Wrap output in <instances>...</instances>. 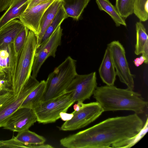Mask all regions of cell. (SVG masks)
Instances as JSON below:
<instances>
[{
  "mask_svg": "<svg viewBox=\"0 0 148 148\" xmlns=\"http://www.w3.org/2000/svg\"><path fill=\"white\" fill-rule=\"evenodd\" d=\"M143 126L138 114L107 119L88 128L61 139L68 148H119L137 135Z\"/></svg>",
  "mask_w": 148,
  "mask_h": 148,
  "instance_id": "1",
  "label": "cell"
},
{
  "mask_svg": "<svg viewBox=\"0 0 148 148\" xmlns=\"http://www.w3.org/2000/svg\"><path fill=\"white\" fill-rule=\"evenodd\" d=\"M93 95L104 112L126 110L141 114L147 106L148 102L141 94L128 88H119L114 85L97 86Z\"/></svg>",
  "mask_w": 148,
  "mask_h": 148,
  "instance_id": "2",
  "label": "cell"
},
{
  "mask_svg": "<svg viewBox=\"0 0 148 148\" xmlns=\"http://www.w3.org/2000/svg\"><path fill=\"white\" fill-rule=\"evenodd\" d=\"M76 61L70 56L49 75L42 101L58 96L66 91L72 80L77 74Z\"/></svg>",
  "mask_w": 148,
  "mask_h": 148,
  "instance_id": "3",
  "label": "cell"
},
{
  "mask_svg": "<svg viewBox=\"0 0 148 148\" xmlns=\"http://www.w3.org/2000/svg\"><path fill=\"white\" fill-rule=\"evenodd\" d=\"M37 45L36 36L29 30L11 81L12 93L15 97L20 94L31 75Z\"/></svg>",
  "mask_w": 148,
  "mask_h": 148,
  "instance_id": "4",
  "label": "cell"
},
{
  "mask_svg": "<svg viewBox=\"0 0 148 148\" xmlns=\"http://www.w3.org/2000/svg\"><path fill=\"white\" fill-rule=\"evenodd\" d=\"M75 102L72 91H66L56 97L42 101L33 110L37 121L43 124L55 122L60 118V113L66 112Z\"/></svg>",
  "mask_w": 148,
  "mask_h": 148,
  "instance_id": "5",
  "label": "cell"
},
{
  "mask_svg": "<svg viewBox=\"0 0 148 148\" xmlns=\"http://www.w3.org/2000/svg\"><path fill=\"white\" fill-rule=\"evenodd\" d=\"M103 112L97 102L83 103L79 110L72 112L73 114L72 118L65 121L59 127L60 130L73 131L84 127L95 121Z\"/></svg>",
  "mask_w": 148,
  "mask_h": 148,
  "instance_id": "6",
  "label": "cell"
},
{
  "mask_svg": "<svg viewBox=\"0 0 148 148\" xmlns=\"http://www.w3.org/2000/svg\"><path fill=\"white\" fill-rule=\"evenodd\" d=\"M107 47L110 51L116 75L127 88L133 90L134 75L130 72L123 45L119 41L114 40L108 44Z\"/></svg>",
  "mask_w": 148,
  "mask_h": 148,
  "instance_id": "7",
  "label": "cell"
},
{
  "mask_svg": "<svg viewBox=\"0 0 148 148\" xmlns=\"http://www.w3.org/2000/svg\"><path fill=\"white\" fill-rule=\"evenodd\" d=\"M62 29L59 26L49 38L38 47L32 67V76L36 77L44 62L49 57L55 58L58 47L61 43Z\"/></svg>",
  "mask_w": 148,
  "mask_h": 148,
  "instance_id": "8",
  "label": "cell"
},
{
  "mask_svg": "<svg viewBox=\"0 0 148 148\" xmlns=\"http://www.w3.org/2000/svg\"><path fill=\"white\" fill-rule=\"evenodd\" d=\"M95 72L87 74H78L73 79L66 91H72L75 102H83L89 99L97 87Z\"/></svg>",
  "mask_w": 148,
  "mask_h": 148,
  "instance_id": "9",
  "label": "cell"
},
{
  "mask_svg": "<svg viewBox=\"0 0 148 148\" xmlns=\"http://www.w3.org/2000/svg\"><path fill=\"white\" fill-rule=\"evenodd\" d=\"M39 82L31 75L20 94L13 97L0 108V127H3L9 117L21 106L22 103Z\"/></svg>",
  "mask_w": 148,
  "mask_h": 148,
  "instance_id": "10",
  "label": "cell"
},
{
  "mask_svg": "<svg viewBox=\"0 0 148 148\" xmlns=\"http://www.w3.org/2000/svg\"><path fill=\"white\" fill-rule=\"evenodd\" d=\"M37 121L33 109L27 107L18 109L8 119L3 129L20 132L29 129Z\"/></svg>",
  "mask_w": 148,
  "mask_h": 148,
  "instance_id": "11",
  "label": "cell"
},
{
  "mask_svg": "<svg viewBox=\"0 0 148 148\" xmlns=\"http://www.w3.org/2000/svg\"><path fill=\"white\" fill-rule=\"evenodd\" d=\"M55 0H49L33 7L26 9L19 19L36 37L40 32V21L42 16L47 8Z\"/></svg>",
  "mask_w": 148,
  "mask_h": 148,
  "instance_id": "12",
  "label": "cell"
},
{
  "mask_svg": "<svg viewBox=\"0 0 148 148\" xmlns=\"http://www.w3.org/2000/svg\"><path fill=\"white\" fill-rule=\"evenodd\" d=\"M29 29L25 26L7 48L9 54V62L6 79L11 85V81L16 69L21 53L27 39Z\"/></svg>",
  "mask_w": 148,
  "mask_h": 148,
  "instance_id": "13",
  "label": "cell"
},
{
  "mask_svg": "<svg viewBox=\"0 0 148 148\" xmlns=\"http://www.w3.org/2000/svg\"><path fill=\"white\" fill-rule=\"evenodd\" d=\"M25 26L20 21L13 20L0 29V50L5 49L13 42Z\"/></svg>",
  "mask_w": 148,
  "mask_h": 148,
  "instance_id": "14",
  "label": "cell"
},
{
  "mask_svg": "<svg viewBox=\"0 0 148 148\" xmlns=\"http://www.w3.org/2000/svg\"><path fill=\"white\" fill-rule=\"evenodd\" d=\"M99 72L103 83L107 85H114L116 74L110 51L108 47L99 68Z\"/></svg>",
  "mask_w": 148,
  "mask_h": 148,
  "instance_id": "15",
  "label": "cell"
},
{
  "mask_svg": "<svg viewBox=\"0 0 148 148\" xmlns=\"http://www.w3.org/2000/svg\"><path fill=\"white\" fill-rule=\"evenodd\" d=\"M29 0H13L0 18V29L11 21L19 18L27 8Z\"/></svg>",
  "mask_w": 148,
  "mask_h": 148,
  "instance_id": "16",
  "label": "cell"
},
{
  "mask_svg": "<svg viewBox=\"0 0 148 148\" xmlns=\"http://www.w3.org/2000/svg\"><path fill=\"white\" fill-rule=\"evenodd\" d=\"M136 42L135 45V53L137 55L141 54L145 59L144 63L148 62V36L146 29L140 22L136 23Z\"/></svg>",
  "mask_w": 148,
  "mask_h": 148,
  "instance_id": "17",
  "label": "cell"
},
{
  "mask_svg": "<svg viewBox=\"0 0 148 148\" xmlns=\"http://www.w3.org/2000/svg\"><path fill=\"white\" fill-rule=\"evenodd\" d=\"M61 4V0H55L47 8L43 14L40 21V32L36 37L37 48L39 46L46 29L53 20Z\"/></svg>",
  "mask_w": 148,
  "mask_h": 148,
  "instance_id": "18",
  "label": "cell"
},
{
  "mask_svg": "<svg viewBox=\"0 0 148 148\" xmlns=\"http://www.w3.org/2000/svg\"><path fill=\"white\" fill-rule=\"evenodd\" d=\"M62 5L68 17L78 20L90 0H61Z\"/></svg>",
  "mask_w": 148,
  "mask_h": 148,
  "instance_id": "19",
  "label": "cell"
},
{
  "mask_svg": "<svg viewBox=\"0 0 148 148\" xmlns=\"http://www.w3.org/2000/svg\"><path fill=\"white\" fill-rule=\"evenodd\" d=\"M45 88L46 81L42 80L28 95L19 108L27 107L33 110L37 107L42 101Z\"/></svg>",
  "mask_w": 148,
  "mask_h": 148,
  "instance_id": "20",
  "label": "cell"
},
{
  "mask_svg": "<svg viewBox=\"0 0 148 148\" xmlns=\"http://www.w3.org/2000/svg\"><path fill=\"white\" fill-rule=\"evenodd\" d=\"M99 9L106 12L111 17L116 26L121 25L127 26L124 19L120 15L115 6L109 0H96Z\"/></svg>",
  "mask_w": 148,
  "mask_h": 148,
  "instance_id": "21",
  "label": "cell"
},
{
  "mask_svg": "<svg viewBox=\"0 0 148 148\" xmlns=\"http://www.w3.org/2000/svg\"><path fill=\"white\" fill-rule=\"evenodd\" d=\"M68 17L61 4L53 20L46 29L41 41L40 46L49 38L56 29L60 26L64 20Z\"/></svg>",
  "mask_w": 148,
  "mask_h": 148,
  "instance_id": "22",
  "label": "cell"
},
{
  "mask_svg": "<svg viewBox=\"0 0 148 148\" xmlns=\"http://www.w3.org/2000/svg\"><path fill=\"white\" fill-rule=\"evenodd\" d=\"M15 137L20 141L29 145L44 144L46 141L44 137L29 129L18 132Z\"/></svg>",
  "mask_w": 148,
  "mask_h": 148,
  "instance_id": "23",
  "label": "cell"
},
{
  "mask_svg": "<svg viewBox=\"0 0 148 148\" xmlns=\"http://www.w3.org/2000/svg\"><path fill=\"white\" fill-rule=\"evenodd\" d=\"M134 1V0H116L115 7L124 19L133 13Z\"/></svg>",
  "mask_w": 148,
  "mask_h": 148,
  "instance_id": "24",
  "label": "cell"
},
{
  "mask_svg": "<svg viewBox=\"0 0 148 148\" xmlns=\"http://www.w3.org/2000/svg\"><path fill=\"white\" fill-rule=\"evenodd\" d=\"M133 13L140 21H147L148 18V0H134Z\"/></svg>",
  "mask_w": 148,
  "mask_h": 148,
  "instance_id": "25",
  "label": "cell"
},
{
  "mask_svg": "<svg viewBox=\"0 0 148 148\" xmlns=\"http://www.w3.org/2000/svg\"><path fill=\"white\" fill-rule=\"evenodd\" d=\"M148 118L145 125L139 133L135 136L126 141L120 145V148H130L139 141L145 134L148 131Z\"/></svg>",
  "mask_w": 148,
  "mask_h": 148,
  "instance_id": "26",
  "label": "cell"
},
{
  "mask_svg": "<svg viewBox=\"0 0 148 148\" xmlns=\"http://www.w3.org/2000/svg\"><path fill=\"white\" fill-rule=\"evenodd\" d=\"M35 145H26L18 140L15 137L8 140H0V148H35Z\"/></svg>",
  "mask_w": 148,
  "mask_h": 148,
  "instance_id": "27",
  "label": "cell"
},
{
  "mask_svg": "<svg viewBox=\"0 0 148 148\" xmlns=\"http://www.w3.org/2000/svg\"><path fill=\"white\" fill-rule=\"evenodd\" d=\"M9 54L6 48L0 50V69L5 73L8 72L9 62Z\"/></svg>",
  "mask_w": 148,
  "mask_h": 148,
  "instance_id": "28",
  "label": "cell"
},
{
  "mask_svg": "<svg viewBox=\"0 0 148 148\" xmlns=\"http://www.w3.org/2000/svg\"><path fill=\"white\" fill-rule=\"evenodd\" d=\"M14 96L10 92L0 93V108L8 102Z\"/></svg>",
  "mask_w": 148,
  "mask_h": 148,
  "instance_id": "29",
  "label": "cell"
},
{
  "mask_svg": "<svg viewBox=\"0 0 148 148\" xmlns=\"http://www.w3.org/2000/svg\"><path fill=\"white\" fill-rule=\"evenodd\" d=\"M13 0H0V12L7 10Z\"/></svg>",
  "mask_w": 148,
  "mask_h": 148,
  "instance_id": "30",
  "label": "cell"
},
{
  "mask_svg": "<svg viewBox=\"0 0 148 148\" xmlns=\"http://www.w3.org/2000/svg\"><path fill=\"white\" fill-rule=\"evenodd\" d=\"M49 0H29L26 9L30 8L39 4Z\"/></svg>",
  "mask_w": 148,
  "mask_h": 148,
  "instance_id": "31",
  "label": "cell"
},
{
  "mask_svg": "<svg viewBox=\"0 0 148 148\" xmlns=\"http://www.w3.org/2000/svg\"><path fill=\"white\" fill-rule=\"evenodd\" d=\"M73 116V114L72 113H67L66 112H62L60 114V118L64 121L71 119Z\"/></svg>",
  "mask_w": 148,
  "mask_h": 148,
  "instance_id": "32",
  "label": "cell"
},
{
  "mask_svg": "<svg viewBox=\"0 0 148 148\" xmlns=\"http://www.w3.org/2000/svg\"><path fill=\"white\" fill-rule=\"evenodd\" d=\"M145 61V58L142 55L140 57L135 59L133 62L135 66L138 67L144 63Z\"/></svg>",
  "mask_w": 148,
  "mask_h": 148,
  "instance_id": "33",
  "label": "cell"
},
{
  "mask_svg": "<svg viewBox=\"0 0 148 148\" xmlns=\"http://www.w3.org/2000/svg\"><path fill=\"white\" fill-rule=\"evenodd\" d=\"M6 78L5 74V72L0 69V79Z\"/></svg>",
  "mask_w": 148,
  "mask_h": 148,
  "instance_id": "34",
  "label": "cell"
},
{
  "mask_svg": "<svg viewBox=\"0 0 148 148\" xmlns=\"http://www.w3.org/2000/svg\"></svg>",
  "mask_w": 148,
  "mask_h": 148,
  "instance_id": "35",
  "label": "cell"
}]
</instances>
